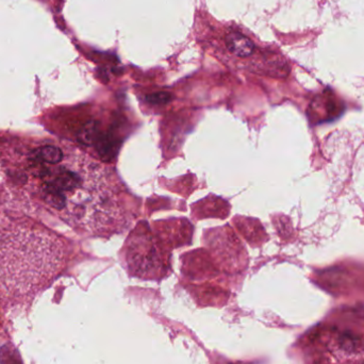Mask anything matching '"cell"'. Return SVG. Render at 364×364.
Listing matches in <instances>:
<instances>
[{"mask_svg": "<svg viewBox=\"0 0 364 364\" xmlns=\"http://www.w3.org/2000/svg\"><path fill=\"white\" fill-rule=\"evenodd\" d=\"M53 182L46 201L70 224L96 234H112L126 222L123 187L115 172L81 151L70 155Z\"/></svg>", "mask_w": 364, "mask_h": 364, "instance_id": "1", "label": "cell"}, {"mask_svg": "<svg viewBox=\"0 0 364 364\" xmlns=\"http://www.w3.org/2000/svg\"><path fill=\"white\" fill-rule=\"evenodd\" d=\"M63 241L39 227L0 228V299L28 296L49 284L65 263Z\"/></svg>", "mask_w": 364, "mask_h": 364, "instance_id": "2", "label": "cell"}, {"mask_svg": "<svg viewBox=\"0 0 364 364\" xmlns=\"http://www.w3.org/2000/svg\"><path fill=\"white\" fill-rule=\"evenodd\" d=\"M129 242L128 261L134 274L139 276H151L157 274L161 268V253L157 242L151 236H135Z\"/></svg>", "mask_w": 364, "mask_h": 364, "instance_id": "3", "label": "cell"}, {"mask_svg": "<svg viewBox=\"0 0 364 364\" xmlns=\"http://www.w3.org/2000/svg\"><path fill=\"white\" fill-rule=\"evenodd\" d=\"M225 41H226V49L236 58L246 59L256 51L253 42L240 33H230Z\"/></svg>", "mask_w": 364, "mask_h": 364, "instance_id": "4", "label": "cell"}, {"mask_svg": "<svg viewBox=\"0 0 364 364\" xmlns=\"http://www.w3.org/2000/svg\"><path fill=\"white\" fill-rule=\"evenodd\" d=\"M41 157L46 163L58 164L63 160L64 153L59 147L49 145L42 149Z\"/></svg>", "mask_w": 364, "mask_h": 364, "instance_id": "5", "label": "cell"}, {"mask_svg": "<svg viewBox=\"0 0 364 364\" xmlns=\"http://www.w3.org/2000/svg\"><path fill=\"white\" fill-rule=\"evenodd\" d=\"M172 95L168 93H156V94L149 95L147 96V101L153 105H163L168 103V101H172Z\"/></svg>", "mask_w": 364, "mask_h": 364, "instance_id": "6", "label": "cell"}]
</instances>
